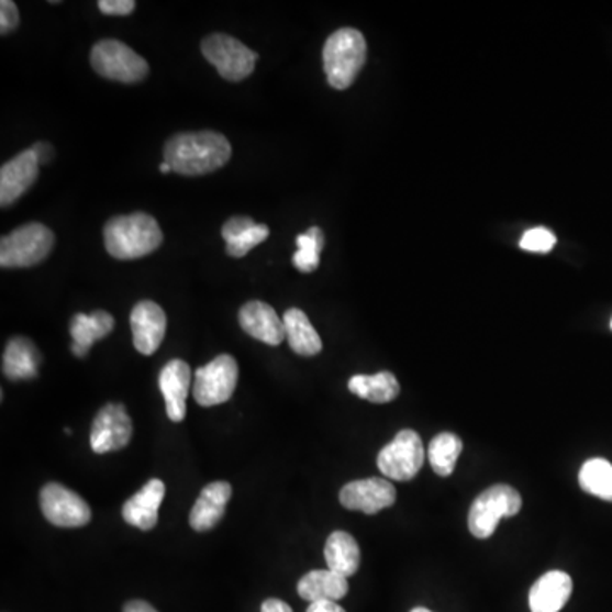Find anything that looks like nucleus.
Instances as JSON below:
<instances>
[{
	"label": "nucleus",
	"instance_id": "obj_1",
	"mask_svg": "<svg viewBox=\"0 0 612 612\" xmlns=\"http://www.w3.org/2000/svg\"><path fill=\"white\" fill-rule=\"evenodd\" d=\"M232 157V147L222 133H179L166 143L164 162L181 176H204L222 169Z\"/></svg>",
	"mask_w": 612,
	"mask_h": 612
},
{
	"label": "nucleus",
	"instance_id": "obj_2",
	"mask_svg": "<svg viewBox=\"0 0 612 612\" xmlns=\"http://www.w3.org/2000/svg\"><path fill=\"white\" fill-rule=\"evenodd\" d=\"M164 241L157 220L136 211L110 220L104 226V245L110 256L120 260L140 259L157 251Z\"/></svg>",
	"mask_w": 612,
	"mask_h": 612
},
{
	"label": "nucleus",
	"instance_id": "obj_3",
	"mask_svg": "<svg viewBox=\"0 0 612 612\" xmlns=\"http://www.w3.org/2000/svg\"><path fill=\"white\" fill-rule=\"evenodd\" d=\"M368 46L361 31L353 27L335 31L323 46V70L329 84L337 91L353 86L365 67Z\"/></svg>",
	"mask_w": 612,
	"mask_h": 612
},
{
	"label": "nucleus",
	"instance_id": "obj_4",
	"mask_svg": "<svg viewBox=\"0 0 612 612\" xmlns=\"http://www.w3.org/2000/svg\"><path fill=\"white\" fill-rule=\"evenodd\" d=\"M55 235L43 223H26L0 241V266L4 269L36 266L49 256Z\"/></svg>",
	"mask_w": 612,
	"mask_h": 612
},
{
	"label": "nucleus",
	"instance_id": "obj_5",
	"mask_svg": "<svg viewBox=\"0 0 612 612\" xmlns=\"http://www.w3.org/2000/svg\"><path fill=\"white\" fill-rule=\"evenodd\" d=\"M522 508V497L511 485H492L475 500L468 514V530L478 539L496 533L503 518H514Z\"/></svg>",
	"mask_w": 612,
	"mask_h": 612
},
{
	"label": "nucleus",
	"instance_id": "obj_6",
	"mask_svg": "<svg viewBox=\"0 0 612 612\" xmlns=\"http://www.w3.org/2000/svg\"><path fill=\"white\" fill-rule=\"evenodd\" d=\"M92 68L104 79L135 84L148 76L147 60L118 40H102L91 52Z\"/></svg>",
	"mask_w": 612,
	"mask_h": 612
},
{
	"label": "nucleus",
	"instance_id": "obj_7",
	"mask_svg": "<svg viewBox=\"0 0 612 612\" xmlns=\"http://www.w3.org/2000/svg\"><path fill=\"white\" fill-rule=\"evenodd\" d=\"M204 58L230 82L247 79L256 68L257 55L229 34L214 33L201 43Z\"/></svg>",
	"mask_w": 612,
	"mask_h": 612
},
{
	"label": "nucleus",
	"instance_id": "obj_8",
	"mask_svg": "<svg viewBox=\"0 0 612 612\" xmlns=\"http://www.w3.org/2000/svg\"><path fill=\"white\" fill-rule=\"evenodd\" d=\"M425 449L421 436L412 429L400 431L378 455V468L394 481H409L418 477L424 465Z\"/></svg>",
	"mask_w": 612,
	"mask_h": 612
},
{
	"label": "nucleus",
	"instance_id": "obj_9",
	"mask_svg": "<svg viewBox=\"0 0 612 612\" xmlns=\"http://www.w3.org/2000/svg\"><path fill=\"white\" fill-rule=\"evenodd\" d=\"M237 383V361L229 354H222L196 371L192 394L201 407L220 405L232 399Z\"/></svg>",
	"mask_w": 612,
	"mask_h": 612
},
{
	"label": "nucleus",
	"instance_id": "obj_10",
	"mask_svg": "<svg viewBox=\"0 0 612 612\" xmlns=\"http://www.w3.org/2000/svg\"><path fill=\"white\" fill-rule=\"evenodd\" d=\"M40 505L46 521L57 527H82L91 522L89 503L60 483H48L40 492Z\"/></svg>",
	"mask_w": 612,
	"mask_h": 612
},
{
	"label": "nucleus",
	"instance_id": "obj_11",
	"mask_svg": "<svg viewBox=\"0 0 612 612\" xmlns=\"http://www.w3.org/2000/svg\"><path fill=\"white\" fill-rule=\"evenodd\" d=\"M133 424L121 403H108L99 410L91 429L92 452L98 455L120 452L132 441Z\"/></svg>",
	"mask_w": 612,
	"mask_h": 612
},
{
	"label": "nucleus",
	"instance_id": "obj_12",
	"mask_svg": "<svg viewBox=\"0 0 612 612\" xmlns=\"http://www.w3.org/2000/svg\"><path fill=\"white\" fill-rule=\"evenodd\" d=\"M342 505L349 511L378 514L383 509L391 508L397 500L393 485L383 478H366V480L350 481L341 490Z\"/></svg>",
	"mask_w": 612,
	"mask_h": 612
},
{
	"label": "nucleus",
	"instance_id": "obj_13",
	"mask_svg": "<svg viewBox=\"0 0 612 612\" xmlns=\"http://www.w3.org/2000/svg\"><path fill=\"white\" fill-rule=\"evenodd\" d=\"M40 160L33 148L21 152L0 169V204L11 207L38 179Z\"/></svg>",
	"mask_w": 612,
	"mask_h": 612
},
{
	"label": "nucleus",
	"instance_id": "obj_14",
	"mask_svg": "<svg viewBox=\"0 0 612 612\" xmlns=\"http://www.w3.org/2000/svg\"><path fill=\"white\" fill-rule=\"evenodd\" d=\"M130 323H132L133 344L136 350L143 356L157 353L162 341L166 337V312L154 301H140L133 309Z\"/></svg>",
	"mask_w": 612,
	"mask_h": 612
},
{
	"label": "nucleus",
	"instance_id": "obj_15",
	"mask_svg": "<svg viewBox=\"0 0 612 612\" xmlns=\"http://www.w3.org/2000/svg\"><path fill=\"white\" fill-rule=\"evenodd\" d=\"M238 323L251 337L267 346H279L286 338L285 322L279 319L271 304L264 301H248L238 312Z\"/></svg>",
	"mask_w": 612,
	"mask_h": 612
},
{
	"label": "nucleus",
	"instance_id": "obj_16",
	"mask_svg": "<svg viewBox=\"0 0 612 612\" xmlns=\"http://www.w3.org/2000/svg\"><path fill=\"white\" fill-rule=\"evenodd\" d=\"M191 368L181 359H173L162 368L158 376L162 394L166 400L167 415L173 422H182L186 418V400L191 388Z\"/></svg>",
	"mask_w": 612,
	"mask_h": 612
},
{
	"label": "nucleus",
	"instance_id": "obj_17",
	"mask_svg": "<svg viewBox=\"0 0 612 612\" xmlns=\"http://www.w3.org/2000/svg\"><path fill=\"white\" fill-rule=\"evenodd\" d=\"M164 497H166V485L158 478L143 485L140 492L124 502V521L129 522L130 526L138 527L142 531L154 530L157 526L158 509H160Z\"/></svg>",
	"mask_w": 612,
	"mask_h": 612
},
{
	"label": "nucleus",
	"instance_id": "obj_18",
	"mask_svg": "<svg viewBox=\"0 0 612 612\" xmlns=\"http://www.w3.org/2000/svg\"><path fill=\"white\" fill-rule=\"evenodd\" d=\"M230 497H232V487L226 481L208 483L201 490L200 497L196 499L194 508L189 514V524L192 530L200 531V533L213 530L225 515Z\"/></svg>",
	"mask_w": 612,
	"mask_h": 612
},
{
	"label": "nucleus",
	"instance_id": "obj_19",
	"mask_svg": "<svg viewBox=\"0 0 612 612\" xmlns=\"http://www.w3.org/2000/svg\"><path fill=\"white\" fill-rule=\"evenodd\" d=\"M574 582L565 571L553 570L531 587V612H560L570 599Z\"/></svg>",
	"mask_w": 612,
	"mask_h": 612
},
{
	"label": "nucleus",
	"instance_id": "obj_20",
	"mask_svg": "<svg viewBox=\"0 0 612 612\" xmlns=\"http://www.w3.org/2000/svg\"><path fill=\"white\" fill-rule=\"evenodd\" d=\"M114 319L108 312L77 313L70 323V335L74 338L71 353L77 357H86L94 346V342L108 337L113 332Z\"/></svg>",
	"mask_w": 612,
	"mask_h": 612
},
{
	"label": "nucleus",
	"instance_id": "obj_21",
	"mask_svg": "<svg viewBox=\"0 0 612 612\" xmlns=\"http://www.w3.org/2000/svg\"><path fill=\"white\" fill-rule=\"evenodd\" d=\"M42 363L38 349L26 337H14L8 342L2 356V372L12 381L33 380L38 376Z\"/></svg>",
	"mask_w": 612,
	"mask_h": 612
},
{
	"label": "nucleus",
	"instance_id": "obj_22",
	"mask_svg": "<svg viewBox=\"0 0 612 612\" xmlns=\"http://www.w3.org/2000/svg\"><path fill=\"white\" fill-rule=\"evenodd\" d=\"M349 592V582L346 577L335 574L332 570H312L301 577L298 582V593L304 601L312 602L319 601H334L346 598Z\"/></svg>",
	"mask_w": 612,
	"mask_h": 612
},
{
	"label": "nucleus",
	"instance_id": "obj_23",
	"mask_svg": "<svg viewBox=\"0 0 612 612\" xmlns=\"http://www.w3.org/2000/svg\"><path fill=\"white\" fill-rule=\"evenodd\" d=\"M325 561L329 570L349 579L361 565V549L346 531H335L325 543Z\"/></svg>",
	"mask_w": 612,
	"mask_h": 612
},
{
	"label": "nucleus",
	"instance_id": "obj_24",
	"mask_svg": "<svg viewBox=\"0 0 612 612\" xmlns=\"http://www.w3.org/2000/svg\"><path fill=\"white\" fill-rule=\"evenodd\" d=\"M282 322H285L286 338L294 353L310 357L316 356L322 350V338L307 313L301 312L300 309L286 310Z\"/></svg>",
	"mask_w": 612,
	"mask_h": 612
},
{
	"label": "nucleus",
	"instance_id": "obj_25",
	"mask_svg": "<svg viewBox=\"0 0 612 612\" xmlns=\"http://www.w3.org/2000/svg\"><path fill=\"white\" fill-rule=\"evenodd\" d=\"M349 391L371 403H388L399 397L400 383L390 371L356 375L349 380Z\"/></svg>",
	"mask_w": 612,
	"mask_h": 612
},
{
	"label": "nucleus",
	"instance_id": "obj_26",
	"mask_svg": "<svg viewBox=\"0 0 612 612\" xmlns=\"http://www.w3.org/2000/svg\"><path fill=\"white\" fill-rule=\"evenodd\" d=\"M461 449V439L453 432L437 434L427 447V458L432 470L436 471L439 477H449L455 471Z\"/></svg>",
	"mask_w": 612,
	"mask_h": 612
},
{
	"label": "nucleus",
	"instance_id": "obj_27",
	"mask_svg": "<svg viewBox=\"0 0 612 612\" xmlns=\"http://www.w3.org/2000/svg\"><path fill=\"white\" fill-rule=\"evenodd\" d=\"M579 483L583 492L612 502V465L604 458H592L583 463L579 471Z\"/></svg>",
	"mask_w": 612,
	"mask_h": 612
},
{
	"label": "nucleus",
	"instance_id": "obj_28",
	"mask_svg": "<svg viewBox=\"0 0 612 612\" xmlns=\"http://www.w3.org/2000/svg\"><path fill=\"white\" fill-rule=\"evenodd\" d=\"M325 237L319 226H312L309 232L301 233L297 237V254L293 264L300 272H313L320 264V252H322Z\"/></svg>",
	"mask_w": 612,
	"mask_h": 612
},
{
	"label": "nucleus",
	"instance_id": "obj_29",
	"mask_svg": "<svg viewBox=\"0 0 612 612\" xmlns=\"http://www.w3.org/2000/svg\"><path fill=\"white\" fill-rule=\"evenodd\" d=\"M267 237H269V229H267V225L256 223V225H252L251 229L238 233L237 237H233L232 241L226 242V252H229V256L232 257L247 256L252 248L266 242Z\"/></svg>",
	"mask_w": 612,
	"mask_h": 612
},
{
	"label": "nucleus",
	"instance_id": "obj_30",
	"mask_svg": "<svg viewBox=\"0 0 612 612\" xmlns=\"http://www.w3.org/2000/svg\"><path fill=\"white\" fill-rule=\"evenodd\" d=\"M555 245V233L549 232L545 226L527 230V232L522 235L521 242H519V247H521L522 251L533 252V254H546V252L552 251Z\"/></svg>",
	"mask_w": 612,
	"mask_h": 612
},
{
	"label": "nucleus",
	"instance_id": "obj_31",
	"mask_svg": "<svg viewBox=\"0 0 612 612\" xmlns=\"http://www.w3.org/2000/svg\"><path fill=\"white\" fill-rule=\"evenodd\" d=\"M20 24V11L12 0L0 2V33L9 34Z\"/></svg>",
	"mask_w": 612,
	"mask_h": 612
},
{
	"label": "nucleus",
	"instance_id": "obj_32",
	"mask_svg": "<svg viewBox=\"0 0 612 612\" xmlns=\"http://www.w3.org/2000/svg\"><path fill=\"white\" fill-rule=\"evenodd\" d=\"M136 4L133 0H101L99 11L108 15H130L135 11Z\"/></svg>",
	"mask_w": 612,
	"mask_h": 612
},
{
	"label": "nucleus",
	"instance_id": "obj_33",
	"mask_svg": "<svg viewBox=\"0 0 612 612\" xmlns=\"http://www.w3.org/2000/svg\"><path fill=\"white\" fill-rule=\"evenodd\" d=\"M252 225H256V222L248 216H233L222 226L223 238L225 242L232 241L233 237H237L238 233L251 229Z\"/></svg>",
	"mask_w": 612,
	"mask_h": 612
},
{
	"label": "nucleus",
	"instance_id": "obj_34",
	"mask_svg": "<svg viewBox=\"0 0 612 612\" xmlns=\"http://www.w3.org/2000/svg\"><path fill=\"white\" fill-rule=\"evenodd\" d=\"M31 148H33L34 154L38 155L40 166H43V164H48V162L52 160L53 148L49 143H34L33 147Z\"/></svg>",
	"mask_w": 612,
	"mask_h": 612
},
{
	"label": "nucleus",
	"instance_id": "obj_35",
	"mask_svg": "<svg viewBox=\"0 0 612 612\" xmlns=\"http://www.w3.org/2000/svg\"><path fill=\"white\" fill-rule=\"evenodd\" d=\"M307 612H346L337 602L334 601H319L312 602L307 609Z\"/></svg>",
	"mask_w": 612,
	"mask_h": 612
},
{
	"label": "nucleus",
	"instance_id": "obj_36",
	"mask_svg": "<svg viewBox=\"0 0 612 612\" xmlns=\"http://www.w3.org/2000/svg\"><path fill=\"white\" fill-rule=\"evenodd\" d=\"M263 612H293V609L290 605L286 604L285 601H279V599H267L264 601L263 608H260Z\"/></svg>",
	"mask_w": 612,
	"mask_h": 612
},
{
	"label": "nucleus",
	"instance_id": "obj_37",
	"mask_svg": "<svg viewBox=\"0 0 612 612\" xmlns=\"http://www.w3.org/2000/svg\"><path fill=\"white\" fill-rule=\"evenodd\" d=\"M124 612H158L157 609L152 608L145 601H132L124 605Z\"/></svg>",
	"mask_w": 612,
	"mask_h": 612
},
{
	"label": "nucleus",
	"instance_id": "obj_38",
	"mask_svg": "<svg viewBox=\"0 0 612 612\" xmlns=\"http://www.w3.org/2000/svg\"><path fill=\"white\" fill-rule=\"evenodd\" d=\"M160 173L162 174H169L173 173V169H170L169 164H167V162H162L160 164Z\"/></svg>",
	"mask_w": 612,
	"mask_h": 612
},
{
	"label": "nucleus",
	"instance_id": "obj_39",
	"mask_svg": "<svg viewBox=\"0 0 612 612\" xmlns=\"http://www.w3.org/2000/svg\"><path fill=\"white\" fill-rule=\"evenodd\" d=\"M410 612H432V611H429V609L425 608H413L412 611Z\"/></svg>",
	"mask_w": 612,
	"mask_h": 612
},
{
	"label": "nucleus",
	"instance_id": "obj_40",
	"mask_svg": "<svg viewBox=\"0 0 612 612\" xmlns=\"http://www.w3.org/2000/svg\"><path fill=\"white\" fill-rule=\"evenodd\" d=\"M611 329H612V320H611Z\"/></svg>",
	"mask_w": 612,
	"mask_h": 612
}]
</instances>
